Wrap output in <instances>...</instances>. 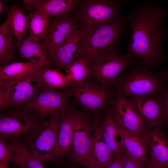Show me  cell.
<instances>
[{
    "instance_id": "cell-1",
    "label": "cell",
    "mask_w": 168,
    "mask_h": 168,
    "mask_svg": "<svg viewBox=\"0 0 168 168\" xmlns=\"http://www.w3.org/2000/svg\"><path fill=\"white\" fill-rule=\"evenodd\" d=\"M130 20L131 36L128 52L145 66L156 67L164 57L162 41L168 37L165 13L157 4L144 2Z\"/></svg>"
},
{
    "instance_id": "cell-2",
    "label": "cell",
    "mask_w": 168,
    "mask_h": 168,
    "mask_svg": "<svg viewBox=\"0 0 168 168\" xmlns=\"http://www.w3.org/2000/svg\"><path fill=\"white\" fill-rule=\"evenodd\" d=\"M135 9L126 15H122L112 23L102 25L91 30L83 31L79 46L80 58L88 63L116 47L127 24L133 16Z\"/></svg>"
},
{
    "instance_id": "cell-3",
    "label": "cell",
    "mask_w": 168,
    "mask_h": 168,
    "mask_svg": "<svg viewBox=\"0 0 168 168\" xmlns=\"http://www.w3.org/2000/svg\"><path fill=\"white\" fill-rule=\"evenodd\" d=\"M168 80V71L154 72L144 66H138L120 75L112 86L127 98L141 96H156L165 90L164 82Z\"/></svg>"
},
{
    "instance_id": "cell-4",
    "label": "cell",
    "mask_w": 168,
    "mask_h": 168,
    "mask_svg": "<svg viewBox=\"0 0 168 168\" xmlns=\"http://www.w3.org/2000/svg\"><path fill=\"white\" fill-rule=\"evenodd\" d=\"M127 0H79L72 16L83 31L112 23L120 18L121 7Z\"/></svg>"
},
{
    "instance_id": "cell-5",
    "label": "cell",
    "mask_w": 168,
    "mask_h": 168,
    "mask_svg": "<svg viewBox=\"0 0 168 168\" xmlns=\"http://www.w3.org/2000/svg\"><path fill=\"white\" fill-rule=\"evenodd\" d=\"M61 114L51 115L46 121L35 123L28 133L26 146L43 163L56 160L55 151Z\"/></svg>"
},
{
    "instance_id": "cell-6",
    "label": "cell",
    "mask_w": 168,
    "mask_h": 168,
    "mask_svg": "<svg viewBox=\"0 0 168 168\" xmlns=\"http://www.w3.org/2000/svg\"><path fill=\"white\" fill-rule=\"evenodd\" d=\"M129 53L113 49L88 63L90 77L97 83L109 88L119 75L135 61Z\"/></svg>"
},
{
    "instance_id": "cell-7",
    "label": "cell",
    "mask_w": 168,
    "mask_h": 168,
    "mask_svg": "<svg viewBox=\"0 0 168 168\" xmlns=\"http://www.w3.org/2000/svg\"><path fill=\"white\" fill-rule=\"evenodd\" d=\"M91 113L84 109L75 111V126L69 161L85 168H92L90 151L93 132Z\"/></svg>"
},
{
    "instance_id": "cell-8",
    "label": "cell",
    "mask_w": 168,
    "mask_h": 168,
    "mask_svg": "<svg viewBox=\"0 0 168 168\" xmlns=\"http://www.w3.org/2000/svg\"><path fill=\"white\" fill-rule=\"evenodd\" d=\"M70 89L75 102L91 114L101 111L113 102L112 91L91 78L73 85Z\"/></svg>"
},
{
    "instance_id": "cell-9",
    "label": "cell",
    "mask_w": 168,
    "mask_h": 168,
    "mask_svg": "<svg viewBox=\"0 0 168 168\" xmlns=\"http://www.w3.org/2000/svg\"><path fill=\"white\" fill-rule=\"evenodd\" d=\"M71 97L70 89L59 91L46 86L23 108L34 111L41 117L51 116L74 109Z\"/></svg>"
},
{
    "instance_id": "cell-10",
    "label": "cell",
    "mask_w": 168,
    "mask_h": 168,
    "mask_svg": "<svg viewBox=\"0 0 168 168\" xmlns=\"http://www.w3.org/2000/svg\"><path fill=\"white\" fill-rule=\"evenodd\" d=\"M40 69L21 79L0 80V86L5 91L12 105L23 108L46 86Z\"/></svg>"
},
{
    "instance_id": "cell-11",
    "label": "cell",
    "mask_w": 168,
    "mask_h": 168,
    "mask_svg": "<svg viewBox=\"0 0 168 168\" xmlns=\"http://www.w3.org/2000/svg\"><path fill=\"white\" fill-rule=\"evenodd\" d=\"M140 117L145 130L160 128L165 120L162 93L156 96H141L128 100Z\"/></svg>"
},
{
    "instance_id": "cell-12",
    "label": "cell",
    "mask_w": 168,
    "mask_h": 168,
    "mask_svg": "<svg viewBox=\"0 0 168 168\" xmlns=\"http://www.w3.org/2000/svg\"><path fill=\"white\" fill-rule=\"evenodd\" d=\"M80 28L72 16L54 17L51 19L47 33L42 42L49 59L56 50Z\"/></svg>"
},
{
    "instance_id": "cell-13",
    "label": "cell",
    "mask_w": 168,
    "mask_h": 168,
    "mask_svg": "<svg viewBox=\"0 0 168 168\" xmlns=\"http://www.w3.org/2000/svg\"><path fill=\"white\" fill-rule=\"evenodd\" d=\"M117 94L111 111L114 123L119 127L134 134L145 135L146 130L128 99Z\"/></svg>"
},
{
    "instance_id": "cell-14",
    "label": "cell",
    "mask_w": 168,
    "mask_h": 168,
    "mask_svg": "<svg viewBox=\"0 0 168 168\" xmlns=\"http://www.w3.org/2000/svg\"><path fill=\"white\" fill-rule=\"evenodd\" d=\"M35 122L24 112H11L0 117V136L6 140L13 139L29 133Z\"/></svg>"
},
{
    "instance_id": "cell-15",
    "label": "cell",
    "mask_w": 168,
    "mask_h": 168,
    "mask_svg": "<svg viewBox=\"0 0 168 168\" xmlns=\"http://www.w3.org/2000/svg\"><path fill=\"white\" fill-rule=\"evenodd\" d=\"M93 132L90 155L92 168H105L113 160L111 153L102 137L100 128L101 111L93 114Z\"/></svg>"
},
{
    "instance_id": "cell-16",
    "label": "cell",
    "mask_w": 168,
    "mask_h": 168,
    "mask_svg": "<svg viewBox=\"0 0 168 168\" xmlns=\"http://www.w3.org/2000/svg\"><path fill=\"white\" fill-rule=\"evenodd\" d=\"M100 128L102 137L110 151L113 160L123 156L125 150L122 135L113 121L111 111L107 109L100 123Z\"/></svg>"
},
{
    "instance_id": "cell-17",
    "label": "cell",
    "mask_w": 168,
    "mask_h": 168,
    "mask_svg": "<svg viewBox=\"0 0 168 168\" xmlns=\"http://www.w3.org/2000/svg\"><path fill=\"white\" fill-rule=\"evenodd\" d=\"M75 109L61 114L60 124L55 151L56 160L68 156L72 149L75 126Z\"/></svg>"
},
{
    "instance_id": "cell-18",
    "label": "cell",
    "mask_w": 168,
    "mask_h": 168,
    "mask_svg": "<svg viewBox=\"0 0 168 168\" xmlns=\"http://www.w3.org/2000/svg\"><path fill=\"white\" fill-rule=\"evenodd\" d=\"M145 137L150 156L149 162L168 168V136L160 128L146 130Z\"/></svg>"
},
{
    "instance_id": "cell-19",
    "label": "cell",
    "mask_w": 168,
    "mask_h": 168,
    "mask_svg": "<svg viewBox=\"0 0 168 168\" xmlns=\"http://www.w3.org/2000/svg\"><path fill=\"white\" fill-rule=\"evenodd\" d=\"M83 33L80 28L59 47L50 58L57 69H65L68 65L80 58L79 46Z\"/></svg>"
},
{
    "instance_id": "cell-20",
    "label": "cell",
    "mask_w": 168,
    "mask_h": 168,
    "mask_svg": "<svg viewBox=\"0 0 168 168\" xmlns=\"http://www.w3.org/2000/svg\"><path fill=\"white\" fill-rule=\"evenodd\" d=\"M20 55L32 64L44 67H48L51 62L42 42H37L26 36L19 42L14 44Z\"/></svg>"
},
{
    "instance_id": "cell-21",
    "label": "cell",
    "mask_w": 168,
    "mask_h": 168,
    "mask_svg": "<svg viewBox=\"0 0 168 168\" xmlns=\"http://www.w3.org/2000/svg\"><path fill=\"white\" fill-rule=\"evenodd\" d=\"M118 126L122 135L124 147L128 156L147 165L148 163L147 157L148 150L145 135H137Z\"/></svg>"
},
{
    "instance_id": "cell-22",
    "label": "cell",
    "mask_w": 168,
    "mask_h": 168,
    "mask_svg": "<svg viewBox=\"0 0 168 168\" xmlns=\"http://www.w3.org/2000/svg\"><path fill=\"white\" fill-rule=\"evenodd\" d=\"M78 0H35V11L42 12L50 17L68 16L74 11Z\"/></svg>"
},
{
    "instance_id": "cell-23",
    "label": "cell",
    "mask_w": 168,
    "mask_h": 168,
    "mask_svg": "<svg viewBox=\"0 0 168 168\" xmlns=\"http://www.w3.org/2000/svg\"><path fill=\"white\" fill-rule=\"evenodd\" d=\"M7 18L11 32L17 42L21 41L26 36L29 19L20 8L18 2L12 5L8 12Z\"/></svg>"
},
{
    "instance_id": "cell-24",
    "label": "cell",
    "mask_w": 168,
    "mask_h": 168,
    "mask_svg": "<svg viewBox=\"0 0 168 168\" xmlns=\"http://www.w3.org/2000/svg\"><path fill=\"white\" fill-rule=\"evenodd\" d=\"M43 68L44 67L28 62L11 63L4 66H0V80L21 79Z\"/></svg>"
},
{
    "instance_id": "cell-25",
    "label": "cell",
    "mask_w": 168,
    "mask_h": 168,
    "mask_svg": "<svg viewBox=\"0 0 168 168\" xmlns=\"http://www.w3.org/2000/svg\"><path fill=\"white\" fill-rule=\"evenodd\" d=\"M29 16L28 38L35 42H42L47 33L51 17L35 11L29 15Z\"/></svg>"
},
{
    "instance_id": "cell-26",
    "label": "cell",
    "mask_w": 168,
    "mask_h": 168,
    "mask_svg": "<svg viewBox=\"0 0 168 168\" xmlns=\"http://www.w3.org/2000/svg\"><path fill=\"white\" fill-rule=\"evenodd\" d=\"M8 18L0 26V63L4 66L10 63L16 57L14 44Z\"/></svg>"
},
{
    "instance_id": "cell-27",
    "label": "cell",
    "mask_w": 168,
    "mask_h": 168,
    "mask_svg": "<svg viewBox=\"0 0 168 168\" xmlns=\"http://www.w3.org/2000/svg\"><path fill=\"white\" fill-rule=\"evenodd\" d=\"M13 156L11 163L21 168H45L43 163L35 157L26 146L19 142L12 143Z\"/></svg>"
},
{
    "instance_id": "cell-28",
    "label": "cell",
    "mask_w": 168,
    "mask_h": 168,
    "mask_svg": "<svg viewBox=\"0 0 168 168\" xmlns=\"http://www.w3.org/2000/svg\"><path fill=\"white\" fill-rule=\"evenodd\" d=\"M65 69L66 76L72 83V86L91 78L88 63L82 58L69 64Z\"/></svg>"
},
{
    "instance_id": "cell-29",
    "label": "cell",
    "mask_w": 168,
    "mask_h": 168,
    "mask_svg": "<svg viewBox=\"0 0 168 168\" xmlns=\"http://www.w3.org/2000/svg\"><path fill=\"white\" fill-rule=\"evenodd\" d=\"M40 71L43 80L46 86L56 89L72 86L71 82L59 70L51 69L48 67L42 68Z\"/></svg>"
},
{
    "instance_id": "cell-30",
    "label": "cell",
    "mask_w": 168,
    "mask_h": 168,
    "mask_svg": "<svg viewBox=\"0 0 168 168\" xmlns=\"http://www.w3.org/2000/svg\"><path fill=\"white\" fill-rule=\"evenodd\" d=\"M12 144H9L7 140L0 138V168H7L11 163L13 156Z\"/></svg>"
},
{
    "instance_id": "cell-31",
    "label": "cell",
    "mask_w": 168,
    "mask_h": 168,
    "mask_svg": "<svg viewBox=\"0 0 168 168\" xmlns=\"http://www.w3.org/2000/svg\"><path fill=\"white\" fill-rule=\"evenodd\" d=\"M12 105L5 90L0 86V108L1 110L8 108Z\"/></svg>"
},
{
    "instance_id": "cell-32",
    "label": "cell",
    "mask_w": 168,
    "mask_h": 168,
    "mask_svg": "<svg viewBox=\"0 0 168 168\" xmlns=\"http://www.w3.org/2000/svg\"><path fill=\"white\" fill-rule=\"evenodd\" d=\"M146 166L131 158L128 155L124 163L123 168H146Z\"/></svg>"
},
{
    "instance_id": "cell-33",
    "label": "cell",
    "mask_w": 168,
    "mask_h": 168,
    "mask_svg": "<svg viewBox=\"0 0 168 168\" xmlns=\"http://www.w3.org/2000/svg\"><path fill=\"white\" fill-rule=\"evenodd\" d=\"M128 155L126 152L122 157L113 160L105 168H123L124 163Z\"/></svg>"
},
{
    "instance_id": "cell-34",
    "label": "cell",
    "mask_w": 168,
    "mask_h": 168,
    "mask_svg": "<svg viewBox=\"0 0 168 168\" xmlns=\"http://www.w3.org/2000/svg\"><path fill=\"white\" fill-rule=\"evenodd\" d=\"M162 95L164 102L165 120L168 125V86L162 93Z\"/></svg>"
},
{
    "instance_id": "cell-35",
    "label": "cell",
    "mask_w": 168,
    "mask_h": 168,
    "mask_svg": "<svg viewBox=\"0 0 168 168\" xmlns=\"http://www.w3.org/2000/svg\"><path fill=\"white\" fill-rule=\"evenodd\" d=\"M4 1L0 0V13L2 14L8 12L10 9H7L4 4Z\"/></svg>"
},
{
    "instance_id": "cell-36",
    "label": "cell",
    "mask_w": 168,
    "mask_h": 168,
    "mask_svg": "<svg viewBox=\"0 0 168 168\" xmlns=\"http://www.w3.org/2000/svg\"><path fill=\"white\" fill-rule=\"evenodd\" d=\"M146 168H165L159 166L148 161V164L146 166Z\"/></svg>"
},
{
    "instance_id": "cell-37",
    "label": "cell",
    "mask_w": 168,
    "mask_h": 168,
    "mask_svg": "<svg viewBox=\"0 0 168 168\" xmlns=\"http://www.w3.org/2000/svg\"><path fill=\"white\" fill-rule=\"evenodd\" d=\"M7 168H9V167H8Z\"/></svg>"
}]
</instances>
